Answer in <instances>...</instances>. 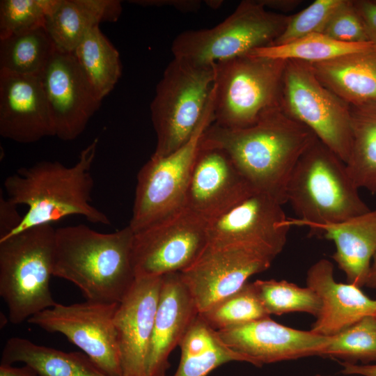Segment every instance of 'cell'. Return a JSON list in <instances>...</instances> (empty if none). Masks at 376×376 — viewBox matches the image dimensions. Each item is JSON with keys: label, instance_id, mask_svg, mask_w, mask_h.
I'll return each instance as SVG.
<instances>
[{"label": "cell", "instance_id": "obj_1", "mask_svg": "<svg viewBox=\"0 0 376 376\" xmlns=\"http://www.w3.org/2000/svg\"><path fill=\"white\" fill-rule=\"evenodd\" d=\"M202 138L228 155L255 192L268 195L282 205L287 203V186L296 164L318 139L281 106L245 128L229 129L213 122Z\"/></svg>", "mask_w": 376, "mask_h": 376}, {"label": "cell", "instance_id": "obj_2", "mask_svg": "<svg viewBox=\"0 0 376 376\" xmlns=\"http://www.w3.org/2000/svg\"><path fill=\"white\" fill-rule=\"evenodd\" d=\"M98 141L95 138L84 148L73 166L41 161L20 168L5 179L7 199L28 207L19 225L6 237L72 215L82 216L93 224H110L107 214L91 204L94 187L91 169Z\"/></svg>", "mask_w": 376, "mask_h": 376}, {"label": "cell", "instance_id": "obj_3", "mask_svg": "<svg viewBox=\"0 0 376 376\" xmlns=\"http://www.w3.org/2000/svg\"><path fill=\"white\" fill-rule=\"evenodd\" d=\"M134 235L129 225L109 233L84 224L57 228L52 274L75 285L88 301L119 303L136 280Z\"/></svg>", "mask_w": 376, "mask_h": 376}, {"label": "cell", "instance_id": "obj_4", "mask_svg": "<svg viewBox=\"0 0 376 376\" xmlns=\"http://www.w3.org/2000/svg\"><path fill=\"white\" fill-rule=\"evenodd\" d=\"M286 196L299 216L288 218V224L307 226L311 234L320 226L340 223L370 210L360 197L345 163L318 139L296 164Z\"/></svg>", "mask_w": 376, "mask_h": 376}, {"label": "cell", "instance_id": "obj_5", "mask_svg": "<svg viewBox=\"0 0 376 376\" xmlns=\"http://www.w3.org/2000/svg\"><path fill=\"white\" fill-rule=\"evenodd\" d=\"M55 232L45 224L0 239V296L12 324L56 304L49 288Z\"/></svg>", "mask_w": 376, "mask_h": 376}, {"label": "cell", "instance_id": "obj_6", "mask_svg": "<svg viewBox=\"0 0 376 376\" xmlns=\"http://www.w3.org/2000/svg\"><path fill=\"white\" fill-rule=\"evenodd\" d=\"M286 61L246 54L215 63L214 123L245 128L280 107Z\"/></svg>", "mask_w": 376, "mask_h": 376}, {"label": "cell", "instance_id": "obj_7", "mask_svg": "<svg viewBox=\"0 0 376 376\" xmlns=\"http://www.w3.org/2000/svg\"><path fill=\"white\" fill-rule=\"evenodd\" d=\"M290 17L267 10L258 0L242 1L215 26L178 35L171 52L173 58L196 65L213 66L269 46L283 33Z\"/></svg>", "mask_w": 376, "mask_h": 376}, {"label": "cell", "instance_id": "obj_8", "mask_svg": "<svg viewBox=\"0 0 376 376\" xmlns=\"http://www.w3.org/2000/svg\"><path fill=\"white\" fill-rule=\"evenodd\" d=\"M214 81V65H196L176 58L168 64L150 104L157 136L151 157L169 155L191 138L210 101Z\"/></svg>", "mask_w": 376, "mask_h": 376}, {"label": "cell", "instance_id": "obj_9", "mask_svg": "<svg viewBox=\"0 0 376 376\" xmlns=\"http://www.w3.org/2000/svg\"><path fill=\"white\" fill-rule=\"evenodd\" d=\"M281 107L347 163L352 148L350 106L320 81L310 63L286 61Z\"/></svg>", "mask_w": 376, "mask_h": 376}, {"label": "cell", "instance_id": "obj_10", "mask_svg": "<svg viewBox=\"0 0 376 376\" xmlns=\"http://www.w3.org/2000/svg\"><path fill=\"white\" fill-rule=\"evenodd\" d=\"M214 122L212 91L191 138L175 152L151 157L137 174L129 226L136 233L185 208L191 169L205 130Z\"/></svg>", "mask_w": 376, "mask_h": 376}, {"label": "cell", "instance_id": "obj_11", "mask_svg": "<svg viewBox=\"0 0 376 376\" xmlns=\"http://www.w3.org/2000/svg\"><path fill=\"white\" fill-rule=\"evenodd\" d=\"M209 221L183 208L136 233L132 244L136 278L182 272L209 243Z\"/></svg>", "mask_w": 376, "mask_h": 376}, {"label": "cell", "instance_id": "obj_12", "mask_svg": "<svg viewBox=\"0 0 376 376\" xmlns=\"http://www.w3.org/2000/svg\"><path fill=\"white\" fill-rule=\"evenodd\" d=\"M276 256L255 245L208 243L196 262L180 273L201 313L267 270Z\"/></svg>", "mask_w": 376, "mask_h": 376}, {"label": "cell", "instance_id": "obj_13", "mask_svg": "<svg viewBox=\"0 0 376 376\" xmlns=\"http://www.w3.org/2000/svg\"><path fill=\"white\" fill-rule=\"evenodd\" d=\"M118 303L86 300L56 303L27 321L50 333H60L110 376H123L113 323Z\"/></svg>", "mask_w": 376, "mask_h": 376}, {"label": "cell", "instance_id": "obj_14", "mask_svg": "<svg viewBox=\"0 0 376 376\" xmlns=\"http://www.w3.org/2000/svg\"><path fill=\"white\" fill-rule=\"evenodd\" d=\"M39 77L52 113L55 136L63 141L77 139L102 100L73 54L56 49Z\"/></svg>", "mask_w": 376, "mask_h": 376}, {"label": "cell", "instance_id": "obj_15", "mask_svg": "<svg viewBox=\"0 0 376 376\" xmlns=\"http://www.w3.org/2000/svg\"><path fill=\"white\" fill-rule=\"evenodd\" d=\"M253 193L228 155L202 138L191 171L185 208L210 222Z\"/></svg>", "mask_w": 376, "mask_h": 376}, {"label": "cell", "instance_id": "obj_16", "mask_svg": "<svg viewBox=\"0 0 376 376\" xmlns=\"http://www.w3.org/2000/svg\"><path fill=\"white\" fill-rule=\"evenodd\" d=\"M217 333L229 347L249 358L257 367L306 357H321L330 340V336L286 327L269 316Z\"/></svg>", "mask_w": 376, "mask_h": 376}, {"label": "cell", "instance_id": "obj_17", "mask_svg": "<svg viewBox=\"0 0 376 376\" xmlns=\"http://www.w3.org/2000/svg\"><path fill=\"white\" fill-rule=\"evenodd\" d=\"M282 206L268 195L253 193L209 222V243L255 245L278 256L291 227Z\"/></svg>", "mask_w": 376, "mask_h": 376}, {"label": "cell", "instance_id": "obj_18", "mask_svg": "<svg viewBox=\"0 0 376 376\" xmlns=\"http://www.w3.org/2000/svg\"><path fill=\"white\" fill-rule=\"evenodd\" d=\"M162 276L136 278L118 303L113 323L123 376H146Z\"/></svg>", "mask_w": 376, "mask_h": 376}, {"label": "cell", "instance_id": "obj_19", "mask_svg": "<svg viewBox=\"0 0 376 376\" xmlns=\"http://www.w3.org/2000/svg\"><path fill=\"white\" fill-rule=\"evenodd\" d=\"M0 134L19 143L55 136L39 77L0 70Z\"/></svg>", "mask_w": 376, "mask_h": 376}, {"label": "cell", "instance_id": "obj_20", "mask_svg": "<svg viewBox=\"0 0 376 376\" xmlns=\"http://www.w3.org/2000/svg\"><path fill=\"white\" fill-rule=\"evenodd\" d=\"M199 314L180 272L162 276L150 339L146 376H166L169 357Z\"/></svg>", "mask_w": 376, "mask_h": 376}, {"label": "cell", "instance_id": "obj_21", "mask_svg": "<svg viewBox=\"0 0 376 376\" xmlns=\"http://www.w3.org/2000/svg\"><path fill=\"white\" fill-rule=\"evenodd\" d=\"M306 281L321 302L311 329L317 334L333 336L362 318L376 315V299L369 298L354 284L337 282L329 260L322 258L312 265Z\"/></svg>", "mask_w": 376, "mask_h": 376}, {"label": "cell", "instance_id": "obj_22", "mask_svg": "<svg viewBox=\"0 0 376 376\" xmlns=\"http://www.w3.org/2000/svg\"><path fill=\"white\" fill-rule=\"evenodd\" d=\"M317 233L334 242L336 250L332 258L347 283L365 285L376 256V209L340 223L320 226L313 234Z\"/></svg>", "mask_w": 376, "mask_h": 376}, {"label": "cell", "instance_id": "obj_23", "mask_svg": "<svg viewBox=\"0 0 376 376\" xmlns=\"http://www.w3.org/2000/svg\"><path fill=\"white\" fill-rule=\"evenodd\" d=\"M121 12L118 0H56L44 27L57 49L72 53L88 31L117 21Z\"/></svg>", "mask_w": 376, "mask_h": 376}, {"label": "cell", "instance_id": "obj_24", "mask_svg": "<svg viewBox=\"0 0 376 376\" xmlns=\"http://www.w3.org/2000/svg\"><path fill=\"white\" fill-rule=\"evenodd\" d=\"M310 64L320 81L350 105L376 100V48Z\"/></svg>", "mask_w": 376, "mask_h": 376}, {"label": "cell", "instance_id": "obj_25", "mask_svg": "<svg viewBox=\"0 0 376 376\" xmlns=\"http://www.w3.org/2000/svg\"><path fill=\"white\" fill-rule=\"evenodd\" d=\"M22 362L39 376H110L86 354L65 352L13 337L3 349L1 363Z\"/></svg>", "mask_w": 376, "mask_h": 376}, {"label": "cell", "instance_id": "obj_26", "mask_svg": "<svg viewBox=\"0 0 376 376\" xmlns=\"http://www.w3.org/2000/svg\"><path fill=\"white\" fill-rule=\"evenodd\" d=\"M178 368L173 376H208L219 366L230 362L251 364L246 357L229 347L198 314L179 345Z\"/></svg>", "mask_w": 376, "mask_h": 376}, {"label": "cell", "instance_id": "obj_27", "mask_svg": "<svg viewBox=\"0 0 376 376\" xmlns=\"http://www.w3.org/2000/svg\"><path fill=\"white\" fill-rule=\"evenodd\" d=\"M350 106L352 148L347 169L359 189L376 194V100Z\"/></svg>", "mask_w": 376, "mask_h": 376}, {"label": "cell", "instance_id": "obj_28", "mask_svg": "<svg viewBox=\"0 0 376 376\" xmlns=\"http://www.w3.org/2000/svg\"><path fill=\"white\" fill-rule=\"evenodd\" d=\"M72 54L97 96L102 100L121 76L119 52L97 26L88 31Z\"/></svg>", "mask_w": 376, "mask_h": 376}, {"label": "cell", "instance_id": "obj_29", "mask_svg": "<svg viewBox=\"0 0 376 376\" xmlns=\"http://www.w3.org/2000/svg\"><path fill=\"white\" fill-rule=\"evenodd\" d=\"M56 47L45 27L0 40V70L40 77Z\"/></svg>", "mask_w": 376, "mask_h": 376}, {"label": "cell", "instance_id": "obj_30", "mask_svg": "<svg viewBox=\"0 0 376 376\" xmlns=\"http://www.w3.org/2000/svg\"><path fill=\"white\" fill-rule=\"evenodd\" d=\"M375 48L369 42L348 43L335 40L323 33H312L289 43L256 49L249 54L272 58L320 63L352 52Z\"/></svg>", "mask_w": 376, "mask_h": 376}, {"label": "cell", "instance_id": "obj_31", "mask_svg": "<svg viewBox=\"0 0 376 376\" xmlns=\"http://www.w3.org/2000/svg\"><path fill=\"white\" fill-rule=\"evenodd\" d=\"M265 311L270 315L303 312L317 317L321 302L316 292L306 286L285 280H257L253 282Z\"/></svg>", "mask_w": 376, "mask_h": 376}, {"label": "cell", "instance_id": "obj_32", "mask_svg": "<svg viewBox=\"0 0 376 376\" xmlns=\"http://www.w3.org/2000/svg\"><path fill=\"white\" fill-rule=\"evenodd\" d=\"M321 357L343 360V362L363 363L376 362V315L366 316L330 340Z\"/></svg>", "mask_w": 376, "mask_h": 376}, {"label": "cell", "instance_id": "obj_33", "mask_svg": "<svg viewBox=\"0 0 376 376\" xmlns=\"http://www.w3.org/2000/svg\"><path fill=\"white\" fill-rule=\"evenodd\" d=\"M199 315L219 331L270 316L265 311L252 283L219 301Z\"/></svg>", "mask_w": 376, "mask_h": 376}, {"label": "cell", "instance_id": "obj_34", "mask_svg": "<svg viewBox=\"0 0 376 376\" xmlns=\"http://www.w3.org/2000/svg\"><path fill=\"white\" fill-rule=\"evenodd\" d=\"M56 0H1L0 40L44 27Z\"/></svg>", "mask_w": 376, "mask_h": 376}, {"label": "cell", "instance_id": "obj_35", "mask_svg": "<svg viewBox=\"0 0 376 376\" xmlns=\"http://www.w3.org/2000/svg\"><path fill=\"white\" fill-rule=\"evenodd\" d=\"M342 0H316L308 7L291 15L280 36L269 46L289 43L312 33H322L335 9Z\"/></svg>", "mask_w": 376, "mask_h": 376}, {"label": "cell", "instance_id": "obj_36", "mask_svg": "<svg viewBox=\"0 0 376 376\" xmlns=\"http://www.w3.org/2000/svg\"><path fill=\"white\" fill-rule=\"evenodd\" d=\"M322 33L343 42H368L362 20L353 0H342L329 17Z\"/></svg>", "mask_w": 376, "mask_h": 376}, {"label": "cell", "instance_id": "obj_37", "mask_svg": "<svg viewBox=\"0 0 376 376\" xmlns=\"http://www.w3.org/2000/svg\"><path fill=\"white\" fill-rule=\"evenodd\" d=\"M362 20L368 41L376 48V3L374 0H353Z\"/></svg>", "mask_w": 376, "mask_h": 376}, {"label": "cell", "instance_id": "obj_38", "mask_svg": "<svg viewBox=\"0 0 376 376\" xmlns=\"http://www.w3.org/2000/svg\"><path fill=\"white\" fill-rule=\"evenodd\" d=\"M17 206L3 197L0 198V239L11 233L20 224Z\"/></svg>", "mask_w": 376, "mask_h": 376}, {"label": "cell", "instance_id": "obj_39", "mask_svg": "<svg viewBox=\"0 0 376 376\" xmlns=\"http://www.w3.org/2000/svg\"><path fill=\"white\" fill-rule=\"evenodd\" d=\"M130 2L141 6H169L184 13L196 12L201 6V1L198 0H135Z\"/></svg>", "mask_w": 376, "mask_h": 376}, {"label": "cell", "instance_id": "obj_40", "mask_svg": "<svg viewBox=\"0 0 376 376\" xmlns=\"http://www.w3.org/2000/svg\"><path fill=\"white\" fill-rule=\"evenodd\" d=\"M343 374L357 375L361 376H376V364L357 365L343 362Z\"/></svg>", "mask_w": 376, "mask_h": 376}, {"label": "cell", "instance_id": "obj_41", "mask_svg": "<svg viewBox=\"0 0 376 376\" xmlns=\"http://www.w3.org/2000/svg\"><path fill=\"white\" fill-rule=\"evenodd\" d=\"M267 9L270 8L282 13H287L295 10L301 3L300 0H258Z\"/></svg>", "mask_w": 376, "mask_h": 376}, {"label": "cell", "instance_id": "obj_42", "mask_svg": "<svg viewBox=\"0 0 376 376\" xmlns=\"http://www.w3.org/2000/svg\"><path fill=\"white\" fill-rule=\"evenodd\" d=\"M0 376H39L31 368L25 365L15 367L12 365L1 363Z\"/></svg>", "mask_w": 376, "mask_h": 376}, {"label": "cell", "instance_id": "obj_43", "mask_svg": "<svg viewBox=\"0 0 376 376\" xmlns=\"http://www.w3.org/2000/svg\"><path fill=\"white\" fill-rule=\"evenodd\" d=\"M371 266L366 281L365 286L376 289V256L372 260Z\"/></svg>", "mask_w": 376, "mask_h": 376}, {"label": "cell", "instance_id": "obj_44", "mask_svg": "<svg viewBox=\"0 0 376 376\" xmlns=\"http://www.w3.org/2000/svg\"><path fill=\"white\" fill-rule=\"evenodd\" d=\"M205 1L207 2L206 3L212 8H219L222 3V1Z\"/></svg>", "mask_w": 376, "mask_h": 376}, {"label": "cell", "instance_id": "obj_45", "mask_svg": "<svg viewBox=\"0 0 376 376\" xmlns=\"http://www.w3.org/2000/svg\"><path fill=\"white\" fill-rule=\"evenodd\" d=\"M315 376H324V375H316Z\"/></svg>", "mask_w": 376, "mask_h": 376}, {"label": "cell", "instance_id": "obj_46", "mask_svg": "<svg viewBox=\"0 0 376 376\" xmlns=\"http://www.w3.org/2000/svg\"><path fill=\"white\" fill-rule=\"evenodd\" d=\"M374 1H375V2L376 3V0H374Z\"/></svg>", "mask_w": 376, "mask_h": 376}]
</instances>
